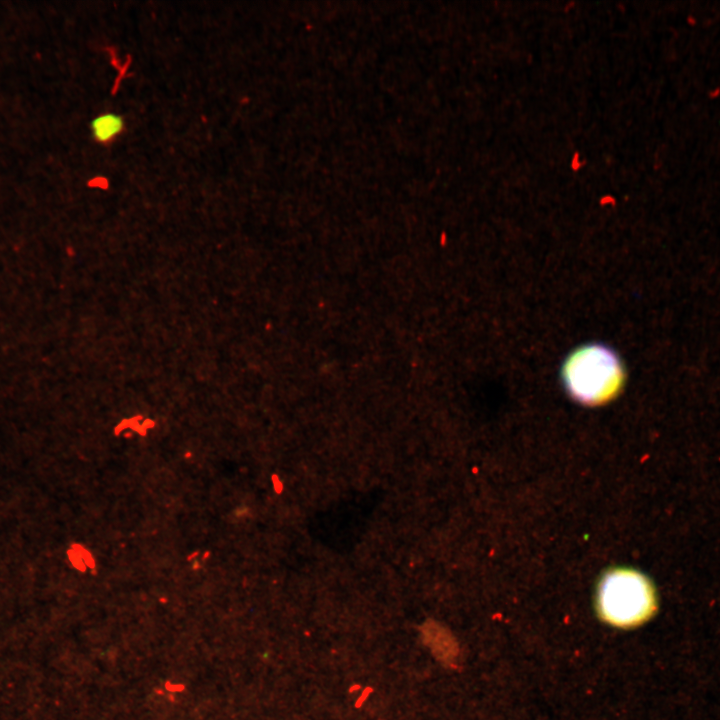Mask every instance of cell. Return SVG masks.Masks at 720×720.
<instances>
[{
	"label": "cell",
	"mask_w": 720,
	"mask_h": 720,
	"mask_svg": "<svg viewBox=\"0 0 720 720\" xmlns=\"http://www.w3.org/2000/svg\"><path fill=\"white\" fill-rule=\"evenodd\" d=\"M90 129L97 143L107 145L122 134L125 129V121L117 113L105 112L92 119Z\"/></svg>",
	"instance_id": "cell-3"
},
{
	"label": "cell",
	"mask_w": 720,
	"mask_h": 720,
	"mask_svg": "<svg viewBox=\"0 0 720 720\" xmlns=\"http://www.w3.org/2000/svg\"><path fill=\"white\" fill-rule=\"evenodd\" d=\"M596 604L603 621L618 628H634L656 612L652 583L640 572L617 568L607 572L598 585Z\"/></svg>",
	"instance_id": "cell-2"
},
{
	"label": "cell",
	"mask_w": 720,
	"mask_h": 720,
	"mask_svg": "<svg viewBox=\"0 0 720 720\" xmlns=\"http://www.w3.org/2000/svg\"><path fill=\"white\" fill-rule=\"evenodd\" d=\"M562 380L570 396L587 406H598L616 397L625 372L620 358L608 346L592 343L573 351L562 367Z\"/></svg>",
	"instance_id": "cell-1"
}]
</instances>
